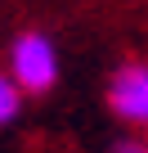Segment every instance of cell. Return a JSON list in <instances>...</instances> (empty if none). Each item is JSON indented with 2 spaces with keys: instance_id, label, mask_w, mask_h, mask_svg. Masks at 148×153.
I'll return each instance as SVG.
<instances>
[{
  "instance_id": "4",
  "label": "cell",
  "mask_w": 148,
  "mask_h": 153,
  "mask_svg": "<svg viewBox=\"0 0 148 153\" xmlns=\"http://www.w3.org/2000/svg\"><path fill=\"white\" fill-rule=\"evenodd\" d=\"M117 153H148V149H144L139 140H121V144H117Z\"/></svg>"
},
{
  "instance_id": "3",
  "label": "cell",
  "mask_w": 148,
  "mask_h": 153,
  "mask_svg": "<svg viewBox=\"0 0 148 153\" xmlns=\"http://www.w3.org/2000/svg\"><path fill=\"white\" fill-rule=\"evenodd\" d=\"M18 113H23V90L14 86L9 72H0V126H9Z\"/></svg>"
},
{
  "instance_id": "2",
  "label": "cell",
  "mask_w": 148,
  "mask_h": 153,
  "mask_svg": "<svg viewBox=\"0 0 148 153\" xmlns=\"http://www.w3.org/2000/svg\"><path fill=\"white\" fill-rule=\"evenodd\" d=\"M108 108L121 122L148 131V63L130 59V63H121L112 72V81H108Z\"/></svg>"
},
{
  "instance_id": "1",
  "label": "cell",
  "mask_w": 148,
  "mask_h": 153,
  "mask_svg": "<svg viewBox=\"0 0 148 153\" xmlns=\"http://www.w3.org/2000/svg\"><path fill=\"white\" fill-rule=\"evenodd\" d=\"M9 76L23 95H49L58 81V50L45 32H18L9 45Z\"/></svg>"
}]
</instances>
